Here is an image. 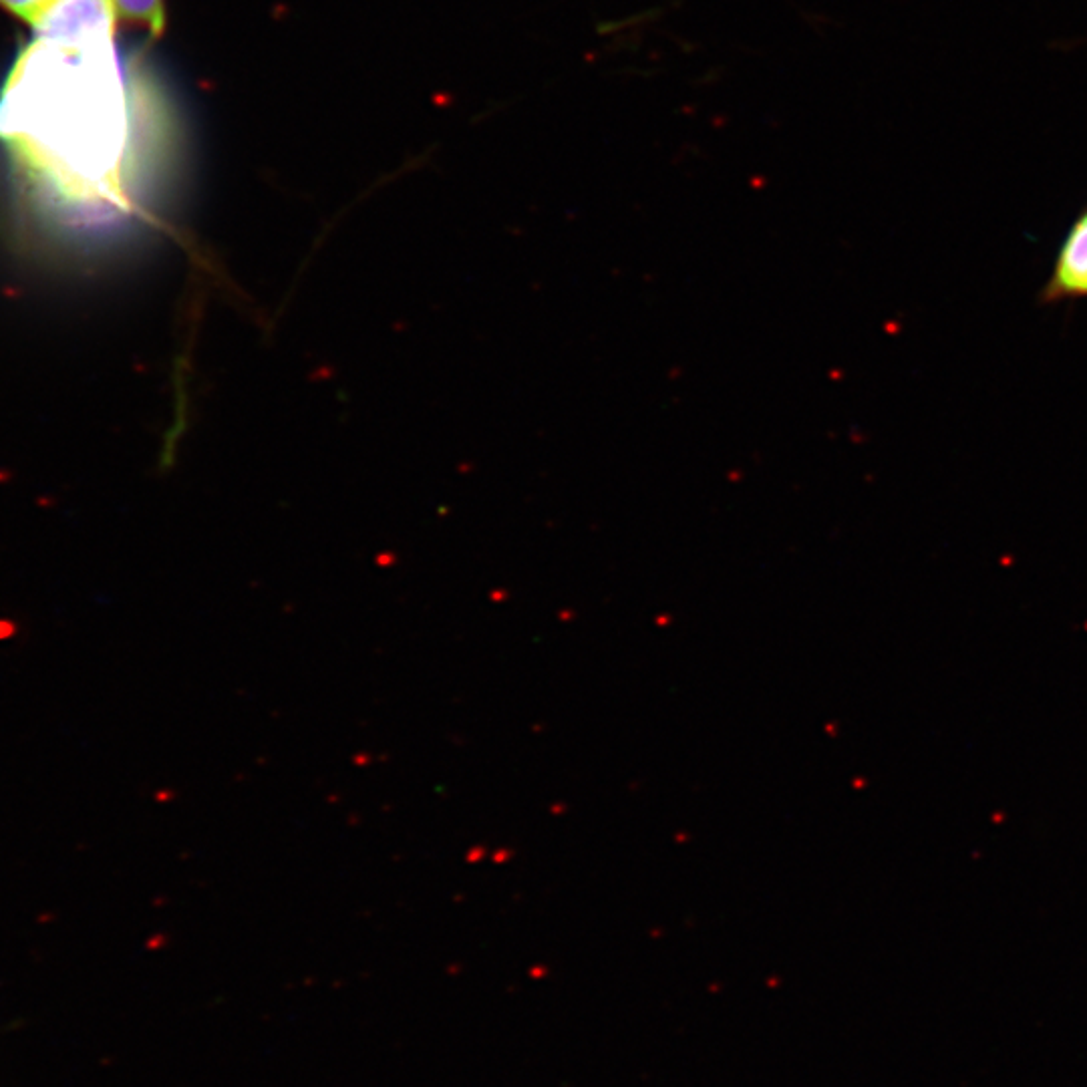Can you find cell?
<instances>
[{"label": "cell", "instance_id": "4", "mask_svg": "<svg viewBox=\"0 0 1087 1087\" xmlns=\"http://www.w3.org/2000/svg\"><path fill=\"white\" fill-rule=\"evenodd\" d=\"M57 0H0V7L23 23L35 27Z\"/></svg>", "mask_w": 1087, "mask_h": 1087}, {"label": "cell", "instance_id": "2", "mask_svg": "<svg viewBox=\"0 0 1087 1087\" xmlns=\"http://www.w3.org/2000/svg\"><path fill=\"white\" fill-rule=\"evenodd\" d=\"M1087 298V208L1073 220L1057 250L1051 276L1041 290V302Z\"/></svg>", "mask_w": 1087, "mask_h": 1087}, {"label": "cell", "instance_id": "1", "mask_svg": "<svg viewBox=\"0 0 1087 1087\" xmlns=\"http://www.w3.org/2000/svg\"><path fill=\"white\" fill-rule=\"evenodd\" d=\"M113 0H57L33 27L37 43L19 81L43 101L9 89L0 113L3 133L21 153L31 178L51 200L77 212H117L127 196V115L113 49Z\"/></svg>", "mask_w": 1087, "mask_h": 1087}, {"label": "cell", "instance_id": "3", "mask_svg": "<svg viewBox=\"0 0 1087 1087\" xmlns=\"http://www.w3.org/2000/svg\"><path fill=\"white\" fill-rule=\"evenodd\" d=\"M115 11L121 19L131 21L160 35L166 27L164 0H113Z\"/></svg>", "mask_w": 1087, "mask_h": 1087}]
</instances>
